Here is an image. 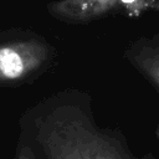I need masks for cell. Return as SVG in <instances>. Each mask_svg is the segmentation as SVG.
<instances>
[{
	"label": "cell",
	"mask_w": 159,
	"mask_h": 159,
	"mask_svg": "<svg viewBox=\"0 0 159 159\" xmlns=\"http://www.w3.org/2000/svg\"><path fill=\"white\" fill-rule=\"evenodd\" d=\"M48 9L61 21L82 25L112 15L138 17L148 11H159V0H58Z\"/></svg>",
	"instance_id": "cell-1"
},
{
	"label": "cell",
	"mask_w": 159,
	"mask_h": 159,
	"mask_svg": "<svg viewBox=\"0 0 159 159\" xmlns=\"http://www.w3.org/2000/svg\"><path fill=\"white\" fill-rule=\"evenodd\" d=\"M123 56L159 91V32L137 37L127 46Z\"/></svg>",
	"instance_id": "cell-2"
},
{
	"label": "cell",
	"mask_w": 159,
	"mask_h": 159,
	"mask_svg": "<svg viewBox=\"0 0 159 159\" xmlns=\"http://www.w3.org/2000/svg\"><path fill=\"white\" fill-rule=\"evenodd\" d=\"M50 51L47 47L22 55L14 47L0 48V73L9 80H17L22 77L31 67H37L43 60L48 58Z\"/></svg>",
	"instance_id": "cell-3"
},
{
	"label": "cell",
	"mask_w": 159,
	"mask_h": 159,
	"mask_svg": "<svg viewBox=\"0 0 159 159\" xmlns=\"http://www.w3.org/2000/svg\"><path fill=\"white\" fill-rule=\"evenodd\" d=\"M17 159H36V158L29 147H22L17 155Z\"/></svg>",
	"instance_id": "cell-4"
}]
</instances>
